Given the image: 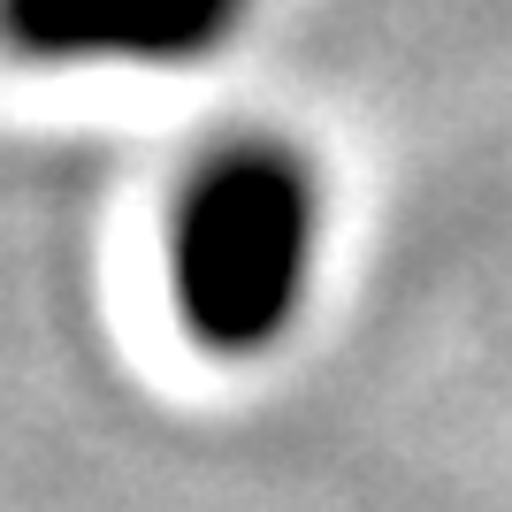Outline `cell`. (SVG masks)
Instances as JSON below:
<instances>
[{
  "label": "cell",
  "mask_w": 512,
  "mask_h": 512,
  "mask_svg": "<svg viewBox=\"0 0 512 512\" xmlns=\"http://www.w3.org/2000/svg\"><path fill=\"white\" fill-rule=\"evenodd\" d=\"M237 0H0V31L23 54H130L184 62L230 31Z\"/></svg>",
  "instance_id": "cell-2"
},
{
  "label": "cell",
  "mask_w": 512,
  "mask_h": 512,
  "mask_svg": "<svg viewBox=\"0 0 512 512\" xmlns=\"http://www.w3.org/2000/svg\"><path fill=\"white\" fill-rule=\"evenodd\" d=\"M314 184L291 153L237 146L199 169L176 214V314L207 352H260L299 314Z\"/></svg>",
  "instance_id": "cell-1"
}]
</instances>
